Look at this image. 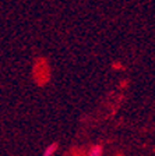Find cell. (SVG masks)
<instances>
[{"mask_svg": "<svg viewBox=\"0 0 155 156\" xmlns=\"http://www.w3.org/2000/svg\"><path fill=\"white\" fill-rule=\"evenodd\" d=\"M55 151H56V145H55V144H53V145H50V146H49V148H48V149H46L45 156H50L52 153L55 152Z\"/></svg>", "mask_w": 155, "mask_h": 156, "instance_id": "6da1fadb", "label": "cell"}, {"mask_svg": "<svg viewBox=\"0 0 155 156\" xmlns=\"http://www.w3.org/2000/svg\"><path fill=\"white\" fill-rule=\"evenodd\" d=\"M90 156H94V155H90Z\"/></svg>", "mask_w": 155, "mask_h": 156, "instance_id": "7a4b0ae2", "label": "cell"}]
</instances>
